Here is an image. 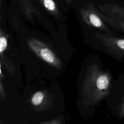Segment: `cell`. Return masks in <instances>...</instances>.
Here are the masks:
<instances>
[{
	"label": "cell",
	"instance_id": "obj_5",
	"mask_svg": "<svg viewBox=\"0 0 124 124\" xmlns=\"http://www.w3.org/2000/svg\"><path fill=\"white\" fill-rule=\"evenodd\" d=\"M111 16H102V18L115 31L124 34V9L114 6L111 10Z\"/></svg>",
	"mask_w": 124,
	"mask_h": 124
},
{
	"label": "cell",
	"instance_id": "obj_2",
	"mask_svg": "<svg viewBox=\"0 0 124 124\" xmlns=\"http://www.w3.org/2000/svg\"><path fill=\"white\" fill-rule=\"evenodd\" d=\"M98 38L108 52L120 62L124 59V37L117 34L99 33Z\"/></svg>",
	"mask_w": 124,
	"mask_h": 124
},
{
	"label": "cell",
	"instance_id": "obj_6",
	"mask_svg": "<svg viewBox=\"0 0 124 124\" xmlns=\"http://www.w3.org/2000/svg\"><path fill=\"white\" fill-rule=\"evenodd\" d=\"M44 7L52 14L57 13L56 5L53 0H40Z\"/></svg>",
	"mask_w": 124,
	"mask_h": 124
},
{
	"label": "cell",
	"instance_id": "obj_1",
	"mask_svg": "<svg viewBox=\"0 0 124 124\" xmlns=\"http://www.w3.org/2000/svg\"><path fill=\"white\" fill-rule=\"evenodd\" d=\"M93 97L95 101L108 97L112 88V77L109 72L96 67L92 79Z\"/></svg>",
	"mask_w": 124,
	"mask_h": 124
},
{
	"label": "cell",
	"instance_id": "obj_7",
	"mask_svg": "<svg viewBox=\"0 0 124 124\" xmlns=\"http://www.w3.org/2000/svg\"><path fill=\"white\" fill-rule=\"evenodd\" d=\"M44 95L41 92H37L33 94L31 98V103L34 106L39 105L43 101Z\"/></svg>",
	"mask_w": 124,
	"mask_h": 124
},
{
	"label": "cell",
	"instance_id": "obj_9",
	"mask_svg": "<svg viewBox=\"0 0 124 124\" xmlns=\"http://www.w3.org/2000/svg\"><path fill=\"white\" fill-rule=\"evenodd\" d=\"M60 2H63V4H72L74 3V0H59Z\"/></svg>",
	"mask_w": 124,
	"mask_h": 124
},
{
	"label": "cell",
	"instance_id": "obj_3",
	"mask_svg": "<svg viewBox=\"0 0 124 124\" xmlns=\"http://www.w3.org/2000/svg\"><path fill=\"white\" fill-rule=\"evenodd\" d=\"M28 44L31 49L39 57L52 65L57 68L60 67V61L54 53L43 43L37 40L31 39L28 41Z\"/></svg>",
	"mask_w": 124,
	"mask_h": 124
},
{
	"label": "cell",
	"instance_id": "obj_4",
	"mask_svg": "<svg viewBox=\"0 0 124 124\" xmlns=\"http://www.w3.org/2000/svg\"><path fill=\"white\" fill-rule=\"evenodd\" d=\"M116 82L114 113L119 119H124V74L120 75Z\"/></svg>",
	"mask_w": 124,
	"mask_h": 124
},
{
	"label": "cell",
	"instance_id": "obj_8",
	"mask_svg": "<svg viewBox=\"0 0 124 124\" xmlns=\"http://www.w3.org/2000/svg\"><path fill=\"white\" fill-rule=\"evenodd\" d=\"M7 45V43L6 38L4 36L1 35L0 38V52L1 55L2 54V52L6 48Z\"/></svg>",
	"mask_w": 124,
	"mask_h": 124
}]
</instances>
